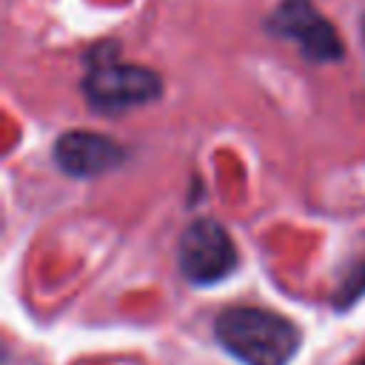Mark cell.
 <instances>
[{"mask_svg": "<svg viewBox=\"0 0 365 365\" xmlns=\"http://www.w3.org/2000/svg\"><path fill=\"white\" fill-rule=\"evenodd\" d=\"M362 40H365V17H362Z\"/></svg>", "mask_w": 365, "mask_h": 365, "instance_id": "8992f818", "label": "cell"}, {"mask_svg": "<svg viewBox=\"0 0 365 365\" xmlns=\"http://www.w3.org/2000/svg\"><path fill=\"white\" fill-rule=\"evenodd\" d=\"M125 160L120 143L97 131H66L54 143V163L63 174L88 180L114 171Z\"/></svg>", "mask_w": 365, "mask_h": 365, "instance_id": "5b68a950", "label": "cell"}, {"mask_svg": "<svg viewBox=\"0 0 365 365\" xmlns=\"http://www.w3.org/2000/svg\"><path fill=\"white\" fill-rule=\"evenodd\" d=\"M83 94L88 106L100 114H123L148 106L163 94V80L157 71L131 63L97 60L83 77Z\"/></svg>", "mask_w": 365, "mask_h": 365, "instance_id": "7a4b0ae2", "label": "cell"}, {"mask_svg": "<svg viewBox=\"0 0 365 365\" xmlns=\"http://www.w3.org/2000/svg\"><path fill=\"white\" fill-rule=\"evenodd\" d=\"M180 271L194 285H214L228 277L237 265V245L231 234L211 217L194 220L177 245Z\"/></svg>", "mask_w": 365, "mask_h": 365, "instance_id": "3957f363", "label": "cell"}, {"mask_svg": "<svg viewBox=\"0 0 365 365\" xmlns=\"http://www.w3.org/2000/svg\"><path fill=\"white\" fill-rule=\"evenodd\" d=\"M268 31L297 43L302 57L311 63H336L345 51L336 29L314 9L311 0H282L268 17Z\"/></svg>", "mask_w": 365, "mask_h": 365, "instance_id": "277c9868", "label": "cell"}, {"mask_svg": "<svg viewBox=\"0 0 365 365\" xmlns=\"http://www.w3.org/2000/svg\"><path fill=\"white\" fill-rule=\"evenodd\" d=\"M217 342L242 365H288L299 348V331L291 319L265 308H225L214 319Z\"/></svg>", "mask_w": 365, "mask_h": 365, "instance_id": "6da1fadb", "label": "cell"}]
</instances>
